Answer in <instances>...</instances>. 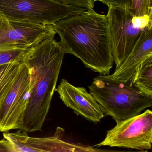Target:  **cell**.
<instances>
[{"label": "cell", "instance_id": "cell-1", "mask_svg": "<svg viewBox=\"0 0 152 152\" xmlns=\"http://www.w3.org/2000/svg\"><path fill=\"white\" fill-rule=\"evenodd\" d=\"M53 26L64 54L75 56L95 72L109 75L114 62L106 15L89 10L60 20Z\"/></svg>", "mask_w": 152, "mask_h": 152}, {"label": "cell", "instance_id": "cell-2", "mask_svg": "<svg viewBox=\"0 0 152 152\" xmlns=\"http://www.w3.org/2000/svg\"><path fill=\"white\" fill-rule=\"evenodd\" d=\"M64 53L55 39L50 37L31 48L24 58L30 73L27 107L20 129L41 131L50 107L63 64Z\"/></svg>", "mask_w": 152, "mask_h": 152}, {"label": "cell", "instance_id": "cell-3", "mask_svg": "<svg viewBox=\"0 0 152 152\" xmlns=\"http://www.w3.org/2000/svg\"><path fill=\"white\" fill-rule=\"evenodd\" d=\"M88 88L105 115L116 122L137 115L152 106V96L141 92L131 80L100 75L93 79Z\"/></svg>", "mask_w": 152, "mask_h": 152}, {"label": "cell", "instance_id": "cell-4", "mask_svg": "<svg viewBox=\"0 0 152 152\" xmlns=\"http://www.w3.org/2000/svg\"><path fill=\"white\" fill-rule=\"evenodd\" d=\"M86 10L53 0H0V15L14 22L53 25Z\"/></svg>", "mask_w": 152, "mask_h": 152}, {"label": "cell", "instance_id": "cell-5", "mask_svg": "<svg viewBox=\"0 0 152 152\" xmlns=\"http://www.w3.org/2000/svg\"><path fill=\"white\" fill-rule=\"evenodd\" d=\"M107 132L104 139L96 147L124 148L139 150L152 147V112L144 113L121 121Z\"/></svg>", "mask_w": 152, "mask_h": 152}, {"label": "cell", "instance_id": "cell-6", "mask_svg": "<svg viewBox=\"0 0 152 152\" xmlns=\"http://www.w3.org/2000/svg\"><path fill=\"white\" fill-rule=\"evenodd\" d=\"M108 20L114 62L118 68L132 50L142 32L132 21L134 15L130 10L121 7H108Z\"/></svg>", "mask_w": 152, "mask_h": 152}, {"label": "cell", "instance_id": "cell-7", "mask_svg": "<svg viewBox=\"0 0 152 152\" xmlns=\"http://www.w3.org/2000/svg\"><path fill=\"white\" fill-rule=\"evenodd\" d=\"M64 130L58 127L55 135L48 137H29L26 132L20 130L16 132L3 133L1 140L8 152H97L92 147L75 144L64 141Z\"/></svg>", "mask_w": 152, "mask_h": 152}, {"label": "cell", "instance_id": "cell-8", "mask_svg": "<svg viewBox=\"0 0 152 152\" xmlns=\"http://www.w3.org/2000/svg\"><path fill=\"white\" fill-rule=\"evenodd\" d=\"M30 83V71L23 60L13 86L0 103V132L20 129L28 103Z\"/></svg>", "mask_w": 152, "mask_h": 152}, {"label": "cell", "instance_id": "cell-9", "mask_svg": "<svg viewBox=\"0 0 152 152\" xmlns=\"http://www.w3.org/2000/svg\"><path fill=\"white\" fill-rule=\"evenodd\" d=\"M52 25L14 22L0 15V46L23 44L31 47L56 34Z\"/></svg>", "mask_w": 152, "mask_h": 152}, {"label": "cell", "instance_id": "cell-10", "mask_svg": "<svg viewBox=\"0 0 152 152\" xmlns=\"http://www.w3.org/2000/svg\"><path fill=\"white\" fill-rule=\"evenodd\" d=\"M56 91L64 104L77 115L93 123L99 122L104 116L103 108L85 88L75 87L62 79Z\"/></svg>", "mask_w": 152, "mask_h": 152}, {"label": "cell", "instance_id": "cell-11", "mask_svg": "<svg viewBox=\"0 0 152 152\" xmlns=\"http://www.w3.org/2000/svg\"><path fill=\"white\" fill-rule=\"evenodd\" d=\"M152 56V28H147L122 64L110 75L121 80L132 81L137 68L142 62Z\"/></svg>", "mask_w": 152, "mask_h": 152}, {"label": "cell", "instance_id": "cell-12", "mask_svg": "<svg viewBox=\"0 0 152 152\" xmlns=\"http://www.w3.org/2000/svg\"><path fill=\"white\" fill-rule=\"evenodd\" d=\"M23 59L0 65V103L13 86L21 70Z\"/></svg>", "mask_w": 152, "mask_h": 152}, {"label": "cell", "instance_id": "cell-13", "mask_svg": "<svg viewBox=\"0 0 152 152\" xmlns=\"http://www.w3.org/2000/svg\"><path fill=\"white\" fill-rule=\"evenodd\" d=\"M132 82L141 92L152 96V56L142 62L137 68Z\"/></svg>", "mask_w": 152, "mask_h": 152}, {"label": "cell", "instance_id": "cell-14", "mask_svg": "<svg viewBox=\"0 0 152 152\" xmlns=\"http://www.w3.org/2000/svg\"><path fill=\"white\" fill-rule=\"evenodd\" d=\"M32 48L23 44H11L0 46V65L22 60Z\"/></svg>", "mask_w": 152, "mask_h": 152}, {"label": "cell", "instance_id": "cell-15", "mask_svg": "<svg viewBox=\"0 0 152 152\" xmlns=\"http://www.w3.org/2000/svg\"><path fill=\"white\" fill-rule=\"evenodd\" d=\"M152 0H132L131 11L135 16H152Z\"/></svg>", "mask_w": 152, "mask_h": 152}, {"label": "cell", "instance_id": "cell-16", "mask_svg": "<svg viewBox=\"0 0 152 152\" xmlns=\"http://www.w3.org/2000/svg\"><path fill=\"white\" fill-rule=\"evenodd\" d=\"M93 1H99L107 7L110 6H116L131 10L132 0H93Z\"/></svg>", "mask_w": 152, "mask_h": 152}]
</instances>
